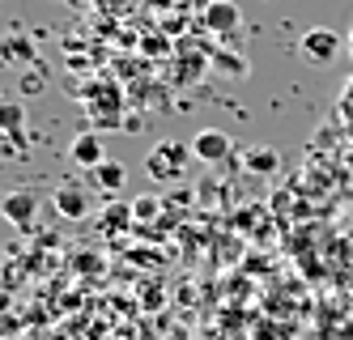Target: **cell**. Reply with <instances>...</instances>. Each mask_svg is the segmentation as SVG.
<instances>
[{"instance_id":"7a4b0ae2","label":"cell","mask_w":353,"mask_h":340,"mask_svg":"<svg viewBox=\"0 0 353 340\" xmlns=\"http://www.w3.org/2000/svg\"><path fill=\"white\" fill-rule=\"evenodd\" d=\"M341 47H345V34L332 30V26H311V30L302 34V43H298L302 60H307L311 68H332V60L341 56Z\"/></svg>"},{"instance_id":"3957f363","label":"cell","mask_w":353,"mask_h":340,"mask_svg":"<svg viewBox=\"0 0 353 340\" xmlns=\"http://www.w3.org/2000/svg\"><path fill=\"white\" fill-rule=\"evenodd\" d=\"M192 153L200 162H209V166H217V162H225L234 153V141L221 132V128H200V132L192 137Z\"/></svg>"},{"instance_id":"6da1fadb","label":"cell","mask_w":353,"mask_h":340,"mask_svg":"<svg viewBox=\"0 0 353 340\" xmlns=\"http://www.w3.org/2000/svg\"><path fill=\"white\" fill-rule=\"evenodd\" d=\"M192 158H196L192 145H183V141H158L154 149L145 153V174L154 179V183H179Z\"/></svg>"},{"instance_id":"52a82bcc","label":"cell","mask_w":353,"mask_h":340,"mask_svg":"<svg viewBox=\"0 0 353 340\" xmlns=\"http://www.w3.org/2000/svg\"><path fill=\"white\" fill-rule=\"evenodd\" d=\"M34 64V43L26 34H5L0 39V68H21Z\"/></svg>"},{"instance_id":"4fadbf2b","label":"cell","mask_w":353,"mask_h":340,"mask_svg":"<svg viewBox=\"0 0 353 340\" xmlns=\"http://www.w3.org/2000/svg\"><path fill=\"white\" fill-rule=\"evenodd\" d=\"M149 213H154V200L141 196V200H137V217H149Z\"/></svg>"},{"instance_id":"277c9868","label":"cell","mask_w":353,"mask_h":340,"mask_svg":"<svg viewBox=\"0 0 353 340\" xmlns=\"http://www.w3.org/2000/svg\"><path fill=\"white\" fill-rule=\"evenodd\" d=\"M205 26L213 34H234L243 26V9L234 5V0H209L205 5Z\"/></svg>"},{"instance_id":"9c48e42d","label":"cell","mask_w":353,"mask_h":340,"mask_svg":"<svg viewBox=\"0 0 353 340\" xmlns=\"http://www.w3.org/2000/svg\"><path fill=\"white\" fill-rule=\"evenodd\" d=\"M90 183H94V188L98 192H107V196H115V192H123V183H128V170H123L119 162H103V166H94L90 170Z\"/></svg>"},{"instance_id":"8fae6325","label":"cell","mask_w":353,"mask_h":340,"mask_svg":"<svg viewBox=\"0 0 353 340\" xmlns=\"http://www.w3.org/2000/svg\"><path fill=\"white\" fill-rule=\"evenodd\" d=\"M243 166H247L251 174H272L276 166H281V158H276V149H247Z\"/></svg>"},{"instance_id":"5b68a950","label":"cell","mask_w":353,"mask_h":340,"mask_svg":"<svg viewBox=\"0 0 353 340\" xmlns=\"http://www.w3.org/2000/svg\"><path fill=\"white\" fill-rule=\"evenodd\" d=\"M68 158L77 162L81 170H94V166H103V162H107V153H103V137H98V132H81L77 141L68 145Z\"/></svg>"},{"instance_id":"8992f818","label":"cell","mask_w":353,"mask_h":340,"mask_svg":"<svg viewBox=\"0 0 353 340\" xmlns=\"http://www.w3.org/2000/svg\"><path fill=\"white\" fill-rule=\"evenodd\" d=\"M0 213H5L13 226L30 230V226H34V213H39V200H34L30 192H9V196H5V204H0Z\"/></svg>"},{"instance_id":"5bb4252c","label":"cell","mask_w":353,"mask_h":340,"mask_svg":"<svg viewBox=\"0 0 353 340\" xmlns=\"http://www.w3.org/2000/svg\"><path fill=\"white\" fill-rule=\"evenodd\" d=\"M345 51H349V60H353V26H349V34H345Z\"/></svg>"},{"instance_id":"7c38bea8","label":"cell","mask_w":353,"mask_h":340,"mask_svg":"<svg viewBox=\"0 0 353 340\" xmlns=\"http://www.w3.org/2000/svg\"><path fill=\"white\" fill-rule=\"evenodd\" d=\"M43 90V72H39V64H30L26 68V94H39Z\"/></svg>"},{"instance_id":"30bf717a","label":"cell","mask_w":353,"mask_h":340,"mask_svg":"<svg viewBox=\"0 0 353 340\" xmlns=\"http://www.w3.org/2000/svg\"><path fill=\"white\" fill-rule=\"evenodd\" d=\"M21 128H26V102H21V98L0 102V132L21 137Z\"/></svg>"},{"instance_id":"ba28073f","label":"cell","mask_w":353,"mask_h":340,"mask_svg":"<svg viewBox=\"0 0 353 340\" xmlns=\"http://www.w3.org/2000/svg\"><path fill=\"white\" fill-rule=\"evenodd\" d=\"M56 213L60 217H68V221H81V217H90V196L81 192V188H72V183H68V188H56Z\"/></svg>"}]
</instances>
